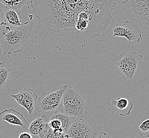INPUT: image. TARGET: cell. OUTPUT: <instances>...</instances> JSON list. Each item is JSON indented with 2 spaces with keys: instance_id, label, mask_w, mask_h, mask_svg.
Returning <instances> with one entry per match:
<instances>
[{
  "instance_id": "8992f818",
  "label": "cell",
  "mask_w": 149,
  "mask_h": 138,
  "mask_svg": "<svg viewBox=\"0 0 149 138\" xmlns=\"http://www.w3.org/2000/svg\"><path fill=\"white\" fill-rule=\"evenodd\" d=\"M113 37H124L131 44L139 43L142 39L140 28L132 21H126L123 24H117L113 27Z\"/></svg>"
},
{
  "instance_id": "30bf717a",
  "label": "cell",
  "mask_w": 149,
  "mask_h": 138,
  "mask_svg": "<svg viewBox=\"0 0 149 138\" xmlns=\"http://www.w3.org/2000/svg\"><path fill=\"white\" fill-rule=\"evenodd\" d=\"M134 107V104L131 100L118 97L117 99H111L107 105V109L110 113H117L122 117L130 115Z\"/></svg>"
},
{
  "instance_id": "ffe728a7",
  "label": "cell",
  "mask_w": 149,
  "mask_h": 138,
  "mask_svg": "<svg viewBox=\"0 0 149 138\" xmlns=\"http://www.w3.org/2000/svg\"><path fill=\"white\" fill-rule=\"evenodd\" d=\"M93 138H110L104 132H100L94 134Z\"/></svg>"
},
{
  "instance_id": "7c38bea8",
  "label": "cell",
  "mask_w": 149,
  "mask_h": 138,
  "mask_svg": "<svg viewBox=\"0 0 149 138\" xmlns=\"http://www.w3.org/2000/svg\"><path fill=\"white\" fill-rule=\"evenodd\" d=\"M48 119L46 115H42L30 123L28 132L33 138H42L49 129L48 126Z\"/></svg>"
},
{
  "instance_id": "3957f363",
  "label": "cell",
  "mask_w": 149,
  "mask_h": 138,
  "mask_svg": "<svg viewBox=\"0 0 149 138\" xmlns=\"http://www.w3.org/2000/svg\"><path fill=\"white\" fill-rule=\"evenodd\" d=\"M86 97L71 86H68L63 93L60 112L74 117L82 118L88 114Z\"/></svg>"
},
{
  "instance_id": "e0dca14e",
  "label": "cell",
  "mask_w": 149,
  "mask_h": 138,
  "mask_svg": "<svg viewBox=\"0 0 149 138\" xmlns=\"http://www.w3.org/2000/svg\"><path fill=\"white\" fill-rule=\"evenodd\" d=\"M137 130L140 136L146 135L149 138V119L144 121L139 125Z\"/></svg>"
},
{
  "instance_id": "8fae6325",
  "label": "cell",
  "mask_w": 149,
  "mask_h": 138,
  "mask_svg": "<svg viewBox=\"0 0 149 138\" xmlns=\"http://www.w3.org/2000/svg\"><path fill=\"white\" fill-rule=\"evenodd\" d=\"M0 120L6 121L13 125L21 126L24 129L28 124V122L23 114L13 108L5 109L1 112Z\"/></svg>"
},
{
  "instance_id": "603a6c76",
  "label": "cell",
  "mask_w": 149,
  "mask_h": 138,
  "mask_svg": "<svg viewBox=\"0 0 149 138\" xmlns=\"http://www.w3.org/2000/svg\"><path fill=\"white\" fill-rule=\"evenodd\" d=\"M3 59V54H2V48H1V46L0 44V65L2 64V61Z\"/></svg>"
},
{
  "instance_id": "52a82bcc",
  "label": "cell",
  "mask_w": 149,
  "mask_h": 138,
  "mask_svg": "<svg viewBox=\"0 0 149 138\" xmlns=\"http://www.w3.org/2000/svg\"><path fill=\"white\" fill-rule=\"evenodd\" d=\"M18 104L22 106L32 116L36 111L37 96L31 88H26L17 94L11 95Z\"/></svg>"
},
{
  "instance_id": "5bb4252c",
  "label": "cell",
  "mask_w": 149,
  "mask_h": 138,
  "mask_svg": "<svg viewBox=\"0 0 149 138\" xmlns=\"http://www.w3.org/2000/svg\"><path fill=\"white\" fill-rule=\"evenodd\" d=\"M9 67L0 68V92L9 91L12 88V82Z\"/></svg>"
},
{
  "instance_id": "d6986e66",
  "label": "cell",
  "mask_w": 149,
  "mask_h": 138,
  "mask_svg": "<svg viewBox=\"0 0 149 138\" xmlns=\"http://www.w3.org/2000/svg\"><path fill=\"white\" fill-rule=\"evenodd\" d=\"M0 3H2L6 6L15 10L17 11L15 0H0Z\"/></svg>"
},
{
  "instance_id": "7a4b0ae2",
  "label": "cell",
  "mask_w": 149,
  "mask_h": 138,
  "mask_svg": "<svg viewBox=\"0 0 149 138\" xmlns=\"http://www.w3.org/2000/svg\"><path fill=\"white\" fill-rule=\"evenodd\" d=\"M35 33L33 23L28 21L7 31L0 39L2 54L10 56L22 51L27 45L33 43Z\"/></svg>"
},
{
  "instance_id": "5b68a950",
  "label": "cell",
  "mask_w": 149,
  "mask_h": 138,
  "mask_svg": "<svg viewBox=\"0 0 149 138\" xmlns=\"http://www.w3.org/2000/svg\"><path fill=\"white\" fill-rule=\"evenodd\" d=\"M142 59V55L136 52H123L119 55L116 65L123 75L127 79L132 80L135 72L140 66Z\"/></svg>"
},
{
  "instance_id": "44dd1931",
  "label": "cell",
  "mask_w": 149,
  "mask_h": 138,
  "mask_svg": "<svg viewBox=\"0 0 149 138\" xmlns=\"http://www.w3.org/2000/svg\"><path fill=\"white\" fill-rule=\"evenodd\" d=\"M18 138H33V137L29 132H24L21 133Z\"/></svg>"
},
{
  "instance_id": "9a60e30c",
  "label": "cell",
  "mask_w": 149,
  "mask_h": 138,
  "mask_svg": "<svg viewBox=\"0 0 149 138\" xmlns=\"http://www.w3.org/2000/svg\"><path fill=\"white\" fill-rule=\"evenodd\" d=\"M42 138H68L66 133L59 130H53L49 129Z\"/></svg>"
},
{
  "instance_id": "9c48e42d",
  "label": "cell",
  "mask_w": 149,
  "mask_h": 138,
  "mask_svg": "<svg viewBox=\"0 0 149 138\" xmlns=\"http://www.w3.org/2000/svg\"><path fill=\"white\" fill-rule=\"evenodd\" d=\"M133 17L149 27V0H130Z\"/></svg>"
},
{
  "instance_id": "ac0fdd59",
  "label": "cell",
  "mask_w": 149,
  "mask_h": 138,
  "mask_svg": "<svg viewBox=\"0 0 149 138\" xmlns=\"http://www.w3.org/2000/svg\"><path fill=\"white\" fill-rule=\"evenodd\" d=\"M31 0H15L16 10L18 14L20 15L21 13V9L26 4H30Z\"/></svg>"
},
{
  "instance_id": "2e32d148",
  "label": "cell",
  "mask_w": 149,
  "mask_h": 138,
  "mask_svg": "<svg viewBox=\"0 0 149 138\" xmlns=\"http://www.w3.org/2000/svg\"><path fill=\"white\" fill-rule=\"evenodd\" d=\"M3 9L0 8V39L2 38L7 31L11 30V28L3 21Z\"/></svg>"
},
{
  "instance_id": "4fadbf2b",
  "label": "cell",
  "mask_w": 149,
  "mask_h": 138,
  "mask_svg": "<svg viewBox=\"0 0 149 138\" xmlns=\"http://www.w3.org/2000/svg\"><path fill=\"white\" fill-rule=\"evenodd\" d=\"M19 14L14 9L6 6L3 10V19L6 24L12 27H17L22 25Z\"/></svg>"
},
{
  "instance_id": "277c9868",
  "label": "cell",
  "mask_w": 149,
  "mask_h": 138,
  "mask_svg": "<svg viewBox=\"0 0 149 138\" xmlns=\"http://www.w3.org/2000/svg\"><path fill=\"white\" fill-rule=\"evenodd\" d=\"M67 86V84H65L56 91H46L42 93L37 100V112L43 113L48 111L60 112L63 93Z\"/></svg>"
},
{
  "instance_id": "ba28073f",
  "label": "cell",
  "mask_w": 149,
  "mask_h": 138,
  "mask_svg": "<svg viewBox=\"0 0 149 138\" xmlns=\"http://www.w3.org/2000/svg\"><path fill=\"white\" fill-rule=\"evenodd\" d=\"M94 132L86 121L75 119L66 135L68 138H93Z\"/></svg>"
},
{
  "instance_id": "6da1fadb",
  "label": "cell",
  "mask_w": 149,
  "mask_h": 138,
  "mask_svg": "<svg viewBox=\"0 0 149 138\" xmlns=\"http://www.w3.org/2000/svg\"><path fill=\"white\" fill-rule=\"evenodd\" d=\"M35 17L48 31L98 37L115 22L113 0H31Z\"/></svg>"
},
{
  "instance_id": "cb8c5ba5",
  "label": "cell",
  "mask_w": 149,
  "mask_h": 138,
  "mask_svg": "<svg viewBox=\"0 0 149 138\" xmlns=\"http://www.w3.org/2000/svg\"></svg>"
},
{
  "instance_id": "7402d4cb",
  "label": "cell",
  "mask_w": 149,
  "mask_h": 138,
  "mask_svg": "<svg viewBox=\"0 0 149 138\" xmlns=\"http://www.w3.org/2000/svg\"><path fill=\"white\" fill-rule=\"evenodd\" d=\"M115 4H124L127 3L129 0H113Z\"/></svg>"
}]
</instances>
